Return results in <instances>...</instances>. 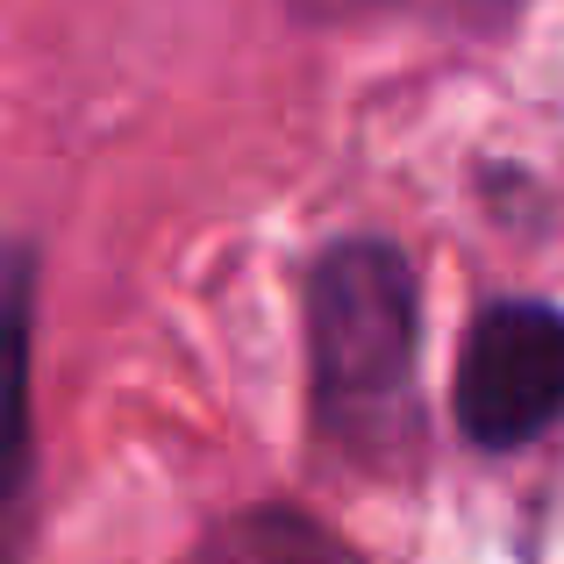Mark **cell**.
Instances as JSON below:
<instances>
[{
  "label": "cell",
  "mask_w": 564,
  "mask_h": 564,
  "mask_svg": "<svg viewBox=\"0 0 564 564\" xmlns=\"http://www.w3.org/2000/svg\"><path fill=\"white\" fill-rule=\"evenodd\" d=\"M564 414V315L543 301L486 307L457 358V422L471 443L508 451Z\"/></svg>",
  "instance_id": "obj_2"
},
{
  "label": "cell",
  "mask_w": 564,
  "mask_h": 564,
  "mask_svg": "<svg viewBox=\"0 0 564 564\" xmlns=\"http://www.w3.org/2000/svg\"><path fill=\"white\" fill-rule=\"evenodd\" d=\"M471 14H479V22H494V14H508V8H522V0H465Z\"/></svg>",
  "instance_id": "obj_5"
},
{
  "label": "cell",
  "mask_w": 564,
  "mask_h": 564,
  "mask_svg": "<svg viewBox=\"0 0 564 564\" xmlns=\"http://www.w3.org/2000/svg\"><path fill=\"white\" fill-rule=\"evenodd\" d=\"M200 564H350V551L301 514H250L221 529Z\"/></svg>",
  "instance_id": "obj_3"
},
{
  "label": "cell",
  "mask_w": 564,
  "mask_h": 564,
  "mask_svg": "<svg viewBox=\"0 0 564 564\" xmlns=\"http://www.w3.org/2000/svg\"><path fill=\"white\" fill-rule=\"evenodd\" d=\"M414 264L379 236L322 250L307 279V350H315V386L329 408H372L408 386L414 365Z\"/></svg>",
  "instance_id": "obj_1"
},
{
  "label": "cell",
  "mask_w": 564,
  "mask_h": 564,
  "mask_svg": "<svg viewBox=\"0 0 564 564\" xmlns=\"http://www.w3.org/2000/svg\"><path fill=\"white\" fill-rule=\"evenodd\" d=\"M301 14H315V22H336V14H365V8H379V0H293Z\"/></svg>",
  "instance_id": "obj_4"
}]
</instances>
